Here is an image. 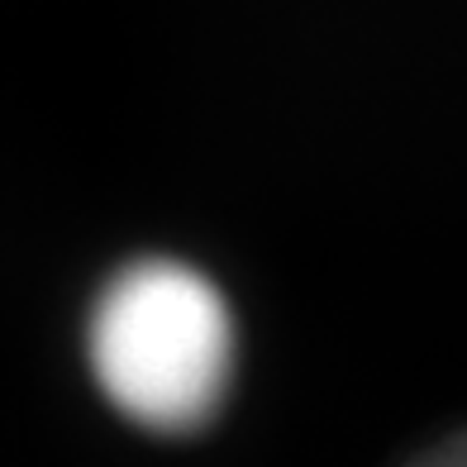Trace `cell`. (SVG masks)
<instances>
[{"label": "cell", "instance_id": "cell-1", "mask_svg": "<svg viewBox=\"0 0 467 467\" xmlns=\"http://www.w3.org/2000/svg\"><path fill=\"white\" fill-rule=\"evenodd\" d=\"M91 368L110 406L182 434L215 415L234 372V320L215 282L186 263H134L91 315Z\"/></svg>", "mask_w": 467, "mask_h": 467}, {"label": "cell", "instance_id": "cell-2", "mask_svg": "<svg viewBox=\"0 0 467 467\" xmlns=\"http://www.w3.org/2000/svg\"><path fill=\"white\" fill-rule=\"evenodd\" d=\"M415 467H462V443H458V439L439 443V449H434V453H424Z\"/></svg>", "mask_w": 467, "mask_h": 467}]
</instances>
